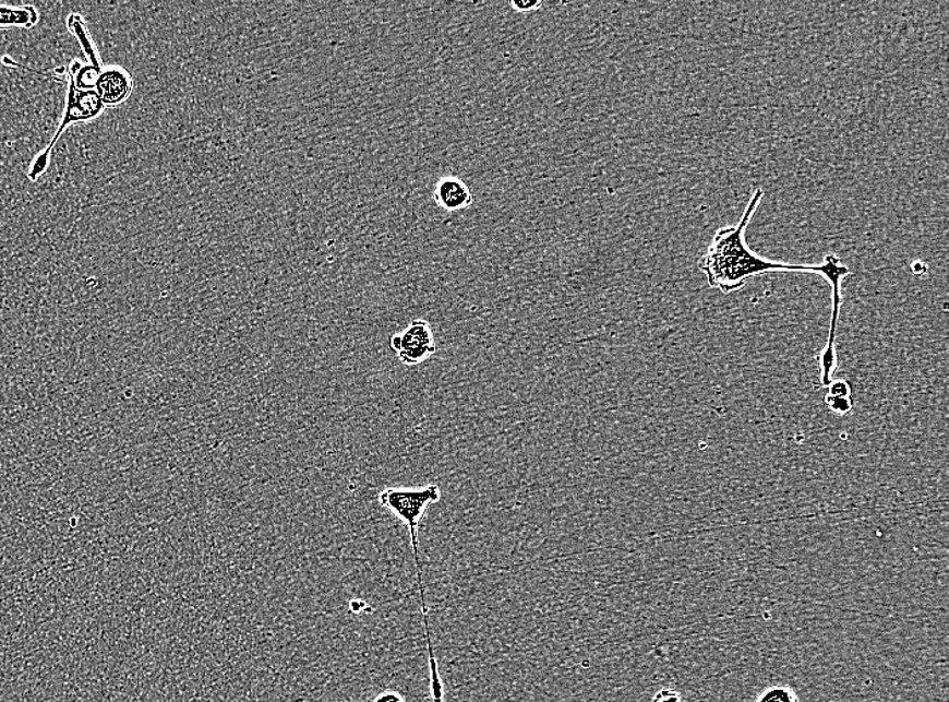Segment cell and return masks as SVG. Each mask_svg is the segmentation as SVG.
I'll use <instances>...</instances> for the list:
<instances>
[{
  "instance_id": "cell-6",
  "label": "cell",
  "mask_w": 949,
  "mask_h": 702,
  "mask_svg": "<svg viewBox=\"0 0 949 702\" xmlns=\"http://www.w3.org/2000/svg\"><path fill=\"white\" fill-rule=\"evenodd\" d=\"M434 202L440 209L456 213L470 207L473 202L470 187L457 176H444L434 187Z\"/></svg>"
},
{
  "instance_id": "cell-15",
  "label": "cell",
  "mask_w": 949,
  "mask_h": 702,
  "mask_svg": "<svg viewBox=\"0 0 949 702\" xmlns=\"http://www.w3.org/2000/svg\"><path fill=\"white\" fill-rule=\"evenodd\" d=\"M374 702H405L401 694L386 690L374 700Z\"/></svg>"
},
{
  "instance_id": "cell-14",
  "label": "cell",
  "mask_w": 949,
  "mask_h": 702,
  "mask_svg": "<svg viewBox=\"0 0 949 702\" xmlns=\"http://www.w3.org/2000/svg\"><path fill=\"white\" fill-rule=\"evenodd\" d=\"M651 702H684L682 694L674 689H661Z\"/></svg>"
},
{
  "instance_id": "cell-8",
  "label": "cell",
  "mask_w": 949,
  "mask_h": 702,
  "mask_svg": "<svg viewBox=\"0 0 949 702\" xmlns=\"http://www.w3.org/2000/svg\"><path fill=\"white\" fill-rule=\"evenodd\" d=\"M68 28H70L73 36L77 38L80 47H82L85 56H87L89 64L103 67L99 51H97L94 39L91 37L87 25H85L82 16L79 14H71L70 19H68Z\"/></svg>"
},
{
  "instance_id": "cell-7",
  "label": "cell",
  "mask_w": 949,
  "mask_h": 702,
  "mask_svg": "<svg viewBox=\"0 0 949 702\" xmlns=\"http://www.w3.org/2000/svg\"><path fill=\"white\" fill-rule=\"evenodd\" d=\"M38 19V11L33 5L0 4V28H31L37 25Z\"/></svg>"
},
{
  "instance_id": "cell-1",
  "label": "cell",
  "mask_w": 949,
  "mask_h": 702,
  "mask_svg": "<svg viewBox=\"0 0 949 702\" xmlns=\"http://www.w3.org/2000/svg\"><path fill=\"white\" fill-rule=\"evenodd\" d=\"M765 197L762 188L753 192L750 201L746 205L745 213L734 226L720 227L712 238L706 254L700 260V271L705 273L708 285L719 289L724 295L737 293L753 278L768 275V273H807L826 278L832 288V317L830 335H828L825 350L819 357L821 385L830 386L833 373L838 368V326L840 311H842V284L843 279L851 275L850 267L843 264L838 255L827 254L821 264H788L765 259L759 255L746 241V230L754 216H756L760 202Z\"/></svg>"
},
{
  "instance_id": "cell-4",
  "label": "cell",
  "mask_w": 949,
  "mask_h": 702,
  "mask_svg": "<svg viewBox=\"0 0 949 702\" xmlns=\"http://www.w3.org/2000/svg\"><path fill=\"white\" fill-rule=\"evenodd\" d=\"M392 349L406 367H417L437 352L431 324L424 319L410 322L403 333L392 336Z\"/></svg>"
},
{
  "instance_id": "cell-3",
  "label": "cell",
  "mask_w": 949,
  "mask_h": 702,
  "mask_svg": "<svg viewBox=\"0 0 949 702\" xmlns=\"http://www.w3.org/2000/svg\"><path fill=\"white\" fill-rule=\"evenodd\" d=\"M106 106L103 105L99 95L95 90H79L70 83L68 87V96L65 103L64 116H62L59 129H57L53 139H51L48 147L38 154L28 170L31 180L36 181L45 174L50 163V154L53 151L57 141L64 131L74 123L91 122L99 118L105 112Z\"/></svg>"
},
{
  "instance_id": "cell-12",
  "label": "cell",
  "mask_w": 949,
  "mask_h": 702,
  "mask_svg": "<svg viewBox=\"0 0 949 702\" xmlns=\"http://www.w3.org/2000/svg\"><path fill=\"white\" fill-rule=\"evenodd\" d=\"M510 5L516 13L524 14L539 11L542 8V2L540 0H514Z\"/></svg>"
},
{
  "instance_id": "cell-13",
  "label": "cell",
  "mask_w": 949,
  "mask_h": 702,
  "mask_svg": "<svg viewBox=\"0 0 949 702\" xmlns=\"http://www.w3.org/2000/svg\"><path fill=\"white\" fill-rule=\"evenodd\" d=\"M828 388H830V392H828V395L837 397H853L851 396V386L848 381H832L831 385Z\"/></svg>"
},
{
  "instance_id": "cell-10",
  "label": "cell",
  "mask_w": 949,
  "mask_h": 702,
  "mask_svg": "<svg viewBox=\"0 0 949 702\" xmlns=\"http://www.w3.org/2000/svg\"><path fill=\"white\" fill-rule=\"evenodd\" d=\"M756 702H798V695L786 685H774V687L765 689Z\"/></svg>"
},
{
  "instance_id": "cell-5",
  "label": "cell",
  "mask_w": 949,
  "mask_h": 702,
  "mask_svg": "<svg viewBox=\"0 0 949 702\" xmlns=\"http://www.w3.org/2000/svg\"><path fill=\"white\" fill-rule=\"evenodd\" d=\"M95 91L106 107H118L129 100L134 91V79L122 67L103 68Z\"/></svg>"
},
{
  "instance_id": "cell-2",
  "label": "cell",
  "mask_w": 949,
  "mask_h": 702,
  "mask_svg": "<svg viewBox=\"0 0 949 702\" xmlns=\"http://www.w3.org/2000/svg\"><path fill=\"white\" fill-rule=\"evenodd\" d=\"M440 499H442V490H440L437 485L434 484L428 485V487L422 489L387 488L380 495L381 505L401 519L409 528L417 569V580H419L421 610L422 615H424L429 666H431V688L433 689H439L442 687L443 682L439 675V665L436 655H434L431 630H429L425 587L424 581H422L420 559L419 528L421 519L424 517L428 507L434 504V502H437Z\"/></svg>"
},
{
  "instance_id": "cell-9",
  "label": "cell",
  "mask_w": 949,
  "mask_h": 702,
  "mask_svg": "<svg viewBox=\"0 0 949 702\" xmlns=\"http://www.w3.org/2000/svg\"><path fill=\"white\" fill-rule=\"evenodd\" d=\"M101 71L103 67L83 64L79 60H73L70 64V83L79 90H95Z\"/></svg>"
},
{
  "instance_id": "cell-11",
  "label": "cell",
  "mask_w": 949,
  "mask_h": 702,
  "mask_svg": "<svg viewBox=\"0 0 949 702\" xmlns=\"http://www.w3.org/2000/svg\"><path fill=\"white\" fill-rule=\"evenodd\" d=\"M826 403L828 408L837 415H849L854 408L853 397H837L827 395Z\"/></svg>"
}]
</instances>
